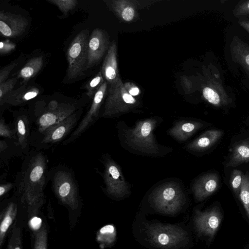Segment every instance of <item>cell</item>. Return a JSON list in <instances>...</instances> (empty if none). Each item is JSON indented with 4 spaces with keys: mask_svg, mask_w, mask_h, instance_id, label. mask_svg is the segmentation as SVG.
Listing matches in <instances>:
<instances>
[{
    "mask_svg": "<svg viewBox=\"0 0 249 249\" xmlns=\"http://www.w3.org/2000/svg\"><path fill=\"white\" fill-rule=\"evenodd\" d=\"M244 175L241 170L237 169L233 170L231 173V186L234 192L237 195H239Z\"/></svg>",
    "mask_w": 249,
    "mask_h": 249,
    "instance_id": "cell-33",
    "label": "cell"
},
{
    "mask_svg": "<svg viewBox=\"0 0 249 249\" xmlns=\"http://www.w3.org/2000/svg\"><path fill=\"white\" fill-rule=\"evenodd\" d=\"M16 47V45L8 40L1 41L0 43V54L2 55L7 54L12 51Z\"/></svg>",
    "mask_w": 249,
    "mask_h": 249,
    "instance_id": "cell-38",
    "label": "cell"
},
{
    "mask_svg": "<svg viewBox=\"0 0 249 249\" xmlns=\"http://www.w3.org/2000/svg\"><path fill=\"white\" fill-rule=\"evenodd\" d=\"M103 159L105 167L103 177L106 193L115 198H122L128 195V185L119 166L108 155H104Z\"/></svg>",
    "mask_w": 249,
    "mask_h": 249,
    "instance_id": "cell-10",
    "label": "cell"
},
{
    "mask_svg": "<svg viewBox=\"0 0 249 249\" xmlns=\"http://www.w3.org/2000/svg\"><path fill=\"white\" fill-rule=\"evenodd\" d=\"M0 136L1 138L13 142L18 147L16 131L13 125L10 126L7 124L2 117L0 119Z\"/></svg>",
    "mask_w": 249,
    "mask_h": 249,
    "instance_id": "cell-29",
    "label": "cell"
},
{
    "mask_svg": "<svg viewBox=\"0 0 249 249\" xmlns=\"http://www.w3.org/2000/svg\"><path fill=\"white\" fill-rule=\"evenodd\" d=\"M39 94V90L37 88L24 85L6 95L0 101V105L1 107L4 104L19 106L36 98Z\"/></svg>",
    "mask_w": 249,
    "mask_h": 249,
    "instance_id": "cell-19",
    "label": "cell"
},
{
    "mask_svg": "<svg viewBox=\"0 0 249 249\" xmlns=\"http://www.w3.org/2000/svg\"><path fill=\"white\" fill-rule=\"evenodd\" d=\"M18 63L14 62L3 68L0 71V84L5 82L11 71L17 66Z\"/></svg>",
    "mask_w": 249,
    "mask_h": 249,
    "instance_id": "cell-37",
    "label": "cell"
},
{
    "mask_svg": "<svg viewBox=\"0 0 249 249\" xmlns=\"http://www.w3.org/2000/svg\"><path fill=\"white\" fill-rule=\"evenodd\" d=\"M249 162V139L236 143L227 164L228 167H234Z\"/></svg>",
    "mask_w": 249,
    "mask_h": 249,
    "instance_id": "cell-23",
    "label": "cell"
},
{
    "mask_svg": "<svg viewBox=\"0 0 249 249\" xmlns=\"http://www.w3.org/2000/svg\"><path fill=\"white\" fill-rule=\"evenodd\" d=\"M28 24L27 18L20 15L0 12V32L3 37H15L21 35Z\"/></svg>",
    "mask_w": 249,
    "mask_h": 249,
    "instance_id": "cell-15",
    "label": "cell"
},
{
    "mask_svg": "<svg viewBox=\"0 0 249 249\" xmlns=\"http://www.w3.org/2000/svg\"><path fill=\"white\" fill-rule=\"evenodd\" d=\"M108 87L102 117H112L127 112L138 105L136 99L128 93L120 79Z\"/></svg>",
    "mask_w": 249,
    "mask_h": 249,
    "instance_id": "cell-9",
    "label": "cell"
},
{
    "mask_svg": "<svg viewBox=\"0 0 249 249\" xmlns=\"http://www.w3.org/2000/svg\"><path fill=\"white\" fill-rule=\"evenodd\" d=\"M47 173L45 156L39 150L29 151L17 177L15 186L30 216H36L44 204Z\"/></svg>",
    "mask_w": 249,
    "mask_h": 249,
    "instance_id": "cell-1",
    "label": "cell"
},
{
    "mask_svg": "<svg viewBox=\"0 0 249 249\" xmlns=\"http://www.w3.org/2000/svg\"><path fill=\"white\" fill-rule=\"evenodd\" d=\"M100 71L108 86L115 84L120 79L117 66V45L115 41H113L109 47Z\"/></svg>",
    "mask_w": 249,
    "mask_h": 249,
    "instance_id": "cell-18",
    "label": "cell"
},
{
    "mask_svg": "<svg viewBox=\"0 0 249 249\" xmlns=\"http://www.w3.org/2000/svg\"><path fill=\"white\" fill-rule=\"evenodd\" d=\"M203 125L199 122L181 121L176 123L167 133L177 141L182 142L188 139Z\"/></svg>",
    "mask_w": 249,
    "mask_h": 249,
    "instance_id": "cell-21",
    "label": "cell"
},
{
    "mask_svg": "<svg viewBox=\"0 0 249 249\" xmlns=\"http://www.w3.org/2000/svg\"><path fill=\"white\" fill-rule=\"evenodd\" d=\"M48 1L56 5L66 15L74 9L78 2L76 0H48Z\"/></svg>",
    "mask_w": 249,
    "mask_h": 249,
    "instance_id": "cell-32",
    "label": "cell"
},
{
    "mask_svg": "<svg viewBox=\"0 0 249 249\" xmlns=\"http://www.w3.org/2000/svg\"><path fill=\"white\" fill-rule=\"evenodd\" d=\"M202 93L203 97L208 103L217 107H226L232 102L224 88L219 74L208 78Z\"/></svg>",
    "mask_w": 249,
    "mask_h": 249,
    "instance_id": "cell-13",
    "label": "cell"
},
{
    "mask_svg": "<svg viewBox=\"0 0 249 249\" xmlns=\"http://www.w3.org/2000/svg\"><path fill=\"white\" fill-rule=\"evenodd\" d=\"M43 63L44 57L42 55L32 58L21 69L18 77L22 78L24 82L28 81L40 71Z\"/></svg>",
    "mask_w": 249,
    "mask_h": 249,
    "instance_id": "cell-25",
    "label": "cell"
},
{
    "mask_svg": "<svg viewBox=\"0 0 249 249\" xmlns=\"http://www.w3.org/2000/svg\"><path fill=\"white\" fill-rule=\"evenodd\" d=\"M146 233L151 243L160 249H178L188 242L186 231L177 225L152 224Z\"/></svg>",
    "mask_w": 249,
    "mask_h": 249,
    "instance_id": "cell-6",
    "label": "cell"
},
{
    "mask_svg": "<svg viewBox=\"0 0 249 249\" xmlns=\"http://www.w3.org/2000/svg\"><path fill=\"white\" fill-rule=\"evenodd\" d=\"M53 191L59 201L72 210L80 205L78 187L72 174L65 167H57L52 178Z\"/></svg>",
    "mask_w": 249,
    "mask_h": 249,
    "instance_id": "cell-5",
    "label": "cell"
},
{
    "mask_svg": "<svg viewBox=\"0 0 249 249\" xmlns=\"http://www.w3.org/2000/svg\"><path fill=\"white\" fill-rule=\"evenodd\" d=\"M18 78V77L12 78L0 84V101L13 90Z\"/></svg>",
    "mask_w": 249,
    "mask_h": 249,
    "instance_id": "cell-34",
    "label": "cell"
},
{
    "mask_svg": "<svg viewBox=\"0 0 249 249\" xmlns=\"http://www.w3.org/2000/svg\"><path fill=\"white\" fill-rule=\"evenodd\" d=\"M239 197L249 218V173L244 175Z\"/></svg>",
    "mask_w": 249,
    "mask_h": 249,
    "instance_id": "cell-27",
    "label": "cell"
},
{
    "mask_svg": "<svg viewBox=\"0 0 249 249\" xmlns=\"http://www.w3.org/2000/svg\"><path fill=\"white\" fill-rule=\"evenodd\" d=\"M107 86L106 81L101 86L92 99L89 109L68 139L64 141V145L75 141L97 121L100 107L107 93Z\"/></svg>",
    "mask_w": 249,
    "mask_h": 249,
    "instance_id": "cell-11",
    "label": "cell"
},
{
    "mask_svg": "<svg viewBox=\"0 0 249 249\" xmlns=\"http://www.w3.org/2000/svg\"><path fill=\"white\" fill-rule=\"evenodd\" d=\"M18 211L16 203L10 202L1 213L0 223V246L2 245L5 235L15 219Z\"/></svg>",
    "mask_w": 249,
    "mask_h": 249,
    "instance_id": "cell-24",
    "label": "cell"
},
{
    "mask_svg": "<svg viewBox=\"0 0 249 249\" xmlns=\"http://www.w3.org/2000/svg\"><path fill=\"white\" fill-rule=\"evenodd\" d=\"M157 121L148 118L138 121L133 127L125 130V143L132 149L148 155H158L160 146L156 142L153 132Z\"/></svg>",
    "mask_w": 249,
    "mask_h": 249,
    "instance_id": "cell-3",
    "label": "cell"
},
{
    "mask_svg": "<svg viewBox=\"0 0 249 249\" xmlns=\"http://www.w3.org/2000/svg\"><path fill=\"white\" fill-rule=\"evenodd\" d=\"M239 25L249 33V19L247 18H240L238 21Z\"/></svg>",
    "mask_w": 249,
    "mask_h": 249,
    "instance_id": "cell-41",
    "label": "cell"
},
{
    "mask_svg": "<svg viewBox=\"0 0 249 249\" xmlns=\"http://www.w3.org/2000/svg\"><path fill=\"white\" fill-rule=\"evenodd\" d=\"M219 178L216 173L205 174L194 182L192 191L196 200L202 201L212 195L218 189Z\"/></svg>",
    "mask_w": 249,
    "mask_h": 249,
    "instance_id": "cell-17",
    "label": "cell"
},
{
    "mask_svg": "<svg viewBox=\"0 0 249 249\" xmlns=\"http://www.w3.org/2000/svg\"><path fill=\"white\" fill-rule=\"evenodd\" d=\"M105 81L101 71L89 81L85 88L87 91L86 94L89 99L93 98L95 93Z\"/></svg>",
    "mask_w": 249,
    "mask_h": 249,
    "instance_id": "cell-28",
    "label": "cell"
},
{
    "mask_svg": "<svg viewBox=\"0 0 249 249\" xmlns=\"http://www.w3.org/2000/svg\"><path fill=\"white\" fill-rule=\"evenodd\" d=\"M21 233L20 227L15 225L11 234L7 249H22Z\"/></svg>",
    "mask_w": 249,
    "mask_h": 249,
    "instance_id": "cell-31",
    "label": "cell"
},
{
    "mask_svg": "<svg viewBox=\"0 0 249 249\" xmlns=\"http://www.w3.org/2000/svg\"><path fill=\"white\" fill-rule=\"evenodd\" d=\"M222 213L217 207L205 211H195L194 224L197 233L211 240L221 224Z\"/></svg>",
    "mask_w": 249,
    "mask_h": 249,
    "instance_id": "cell-12",
    "label": "cell"
},
{
    "mask_svg": "<svg viewBox=\"0 0 249 249\" xmlns=\"http://www.w3.org/2000/svg\"><path fill=\"white\" fill-rule=\"evenodd\" d=\"M124 86L128 93L133 97L138 95L140 93L139 89L135 85H131L130 83L126 84Z\"/></svg>",
    "mask_w": 249,
    "mask_h": 249,
    "instance_id": "cell-40",
    "label": "cell"
},
{
    "mask_svg": "<svg viewBox=\"0 0 249 249\" xmlns=\"http://www.w3.org/2000/svg\"><path fill=\"white\" fill-rule=\"evenodd\" d=\"M232 60L240 64L249 76V46L237 36H234L230 45Z\"/></svg>",
    "mask_w": 249,
    "mask_h": 249,
    "instance_id": "cell-20",
    "label": "cell"
},
{
    "mask_svg": "<svg viewBox=\"0 0 249 249\" xmlns=\"http://www.w3.org/2000/svg\"><path fill=\"white\" fill-rule=\"evenodd\" d=\"M48 232L44 224L36 234L33 249H47Z\"/></svg>",
    "mask_w": 249,
    "mask_h": 249,
    "instance_id": "cell-30",
    "label": "cell"
},
{
    "mask_svg": "<svg viewBox=\"0 0 249 249\" xmlns=\"http://www.w3.org/2000/svg\"><path fill=\"white\" fill-rule=\"evenodd\" d=\"M233 15L236 18L249 15V0L239 2L233 11Z\"/></svg>",
    "mask_w": 249,
    "mask_h": 249,
    "instance_id": "cell-35",
    "label": "cell"
},
{
    "mask_svg": "<svg viewBox=\"0 0 249 249\" xmlns=\"http://www.w3.org/2000/svg\"><path fill=\"white\" fill-rule=\"evenodd\" d=\"M150 200L154 208L166 214H174L179 212L185 202V196L179 184L167 182L152 192Z\"/></svg>",
    "mask_w": 249,
    "mask_h": 249,
    "instance_id": "cell-4",
    "label": "cell"
},
{
    "mask_svg": "<svg viewBox=\"0 0 249 249\" xmlns=\"http://www.w3.org/2000/svg\"><path fill=\"white\" fill-rule=\"evenodd\" d=\"M88 29L80 31L73 38L67 52L68 62L67 77L75 79L83 75L87 70L88 42L89 38Z\"/></svg>",
    "mask_w": 249,
    "mask_h": 249,
    "instance_id": "cell-8",
    "label": "cell"
},
{
    "mask_svg": "<svg viewBox=\"0 0 249 249\" xmlns=\"http://www.w3.org/2000/svg\"><path fill=\"white\" fill-rule=\"evenodd\" d=\"M41 221L40 218L37 217H34L31 219L30 225L31 228L36 229L38 228V225H40Z\"/></svg>",
    "mask_w": 249,
    "mask_h": 249,
    "instance_id": "cell-42",
    "label": "cell"
},
{
    "mask_svg": "<svg viewBox=\"0 0 249 249\" xmlns=\"http://www.w3.org/2000/svg\"><path fill=\"white\" fill-rule=\"evenodd\" d=\"M80 108L78 104L59 102L56 100H52L47 104H36L34 110L28 113L32 128L31 140Z\"/></svg>",
    "mask_w": 249,
    "mask_h": 249,
    "instance_id": "cell-2",
    "label": "cell"
},
{
    "mask_svg": "<svg viewBox=\"0 0 249 249\" xmlns=\"http://www.w3.org/2000/svg\"><path fill=\"white\" fill-rule=\"evenodd\" d=\"M13 126L16 131L19 148L23 154L29 153L32 128L28 114L18 112L14 114Z\"/></svg>",
    "mask_w": 249,
    "mask_h": 249,
    "instance_id": "cell-16",
    "label": "cell"
},
{
    "mask_svg": "<svg viewBox=\"0 0 249 249\" xmlns=\"http://www.w3.org/2000/svg\"><path fill=\"white\" fill-rule=\"evenodd\" d=\"M119 12L122 18L126 21H130L133 20L135 15V11L134 8L129 4L127 5L124 4L121 11Z\"/></svg>",
    "mask_w": 249,
    "mask_h": 249,
    "instance_id": "cell-36",
    "label": "cell"
},
{
    "mask_svg": "<svg viewBox=\"0 0 249 249\" xmlns=\"http://www.w3.org/2000/svg\"><path fill=\"white\" fill-rule=\"evenodd\" d=\"M14 184L11 182H3L0 185V196H3L6 195L14 186Z\"/></svg>",
    "mask_w": 249,
    "mask_h": 249,
    "instance_id": "cell-39",
    "label": "cell"
},
{
    "mask_svg": "<svg viewBox=\"0 0 249 249\" xmlns=\"http://www.w3.org/2000/svg\"><path fill=\"white\" fill-rule=\"evenodd\" d=\"M83 109L81 108L58 124L32 138L31 145L37 150L48 149L66 138L76 127Z\"/></svg>",
    "mask_w": 249,
    "mask_h": 249,
    "instance_id": "cell-7",
    "label": "cell"
},
{
    "mask_svg": "<svg viewBox=\"0 0 249 249\" xmlns=\"http://www.w3.org/2000/svg\"><path fill=\"white\" fill-rule=\"evenodd\" d=\"M220 129L208 130L186 145V148L193 151L207 150L214 145L222 136Z\"/></svg>",
    "mask_w": 249,
    "mask_h": 249,
    "instance_id": "cell-22",
    "label": "cell"
},
{
    "mask_svg": "<svg viewBox=\"0 0 249 249\" xmlns=\"http://www.w3.org/2000/svg\"><path fill=\"white\" fill-rule=\"evenodd\" d=\"M116 238V230L112 224L101 228L97 232L96 240L101 249L112 246Z\"/></svg>",
    "mask_w": 249,
    "mask_h": 249,
    "instance_id": "cell-26",
    "label": "cell"
},
{
    "mask_svg": "<svg viewBox=\"0 0 249 249\" xmlns=\"http://www.w3.org/2000/svg\"><path fill=\"white\" fill-rule=\"evenodd\" d=\"M108 36L99 28L94 29L89 36L88 42L87 70L97 64L102 59L109 46Z\"/></svg>",
    "mask_w": 249,
    "mask_h": 249,
    "instance_id": "cell-14",
    "label": "cell"
}]
</instances>
